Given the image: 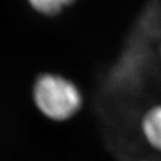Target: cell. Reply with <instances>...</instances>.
<instances>
[{"label": "cell", "mask_w": 161, "mask_h": 161, "mask_svg": "<svg viewBox=\"0 0 161 161\" xmlns=\"http://www.w3.org/2000/svg\"><path fill=\"white\" fill-rule=\"evenodd\" d=\"M73 1H75H75H76V0H73Z\"/></svg>", "instance_id": "5b68a950"}, {"label": "cell", "mask_w": 161, "mask_h": 161, "mask_svg": "<svg viewBox=\"0 0 161 161\" xmlns=\"http://www.w3.org/2000/svg\"><path fill=\"white\" fill-rule=\"evenodd\" d=\"M141 161H153V160H141Z\"/></svg>", "instance_id": "277c9868"}, {"label": "cell", "mask_w": 161, "mask_h": 161, "mask_svg": "<svg viewBox=\"0 0 161 161\" xmlns=\"http://www.w3.org/2000/svg\"><path fill=\"white\" fill-rule=\"evenodd\" d=\"M26 2L33 11L44 17L60 15L63 9L75 3L73 0H26Z\"/></svg>", "instance_id": "3957f363"}, {"label": "cell", "mask_w": 161, "mask_h": 161, "mask_svg": "<svg viewBox=\"0 0 161 161\" xmlns=\"http://www.w3.org/2000/svg\"><path fill=\"white\" fill-rule=\"evenodd\" d=\"M31 99L43 117L54 122L68 121L80 111L84 96L78 84L57 72H42L31 85Z\"/></svg>", "instance_id": "6da1fadb"}, {"label": "cell", "mask_w": 161, "mask_h": 161, "mask_svg": "<svg viewBox=\"0 0 161 161\" xmlns=\"http://www.w3.org/2000/svg\"><path fill=\"white\" fill-rule=\"evenodd\" d=\"M144 139L154 150L161 152V105H155L144 112L140 120Z\"/></svg>", "instance_id": "7a4b0ae2"}]
</instances>
